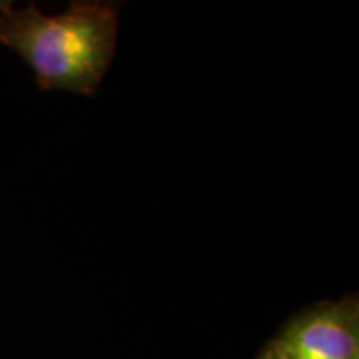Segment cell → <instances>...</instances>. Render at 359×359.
Segmentation results:
<instances>
[{
	"mask_svg": "<svg viewBox=\"0 0 359 359\" xmlns=\"http://www.w3.org/2000/svg\"><path fill=\"white\" fill-rule=\"evenodd\" d=\"M259 359H288V358H286L283 353H280V349H278L275 344L271 343V344H269V348L263 353V356Z\"/></svg>",
	"mask_w": 359,
	"mask_h": 359,
	"instance_id": "3957f363",
	"label": "cell"
},
{
	"mask_svg": "<svg viewBox=\"0 0 359 359\" xmlns=\"http://www.w3.org/2000/svg\"><path fill=\"white\" fill-rule=\"evenodd\" d=\"M116 30L114 4L80 0L47 15L34 4L17 8L0 0V43L29 64L42 92L95 95L114 60Z\"/></svg>",
	"mask_w": 359,
	"mask_h": 359,
	"instance_id": "6da1fadb",
	"label": "cell"
},
{
	"mask_svg": "<svg viewBox=\"0 0 359 359\" xmlns=\"http://www.w3.org/2000/svg\"><path fill=\"white\" fill-rule=\"evenodd\" d=\"M273 344L288 359H359L358 303L321 304L296 318Z\"/></svg>",
	"mask_w": 359,
	"mask_h": 359,
	"instance_id": "7a4b0ae2",
	"label": "cell"
}]
</instances>
